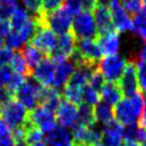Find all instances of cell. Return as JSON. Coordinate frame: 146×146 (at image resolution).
<instances>
[{"label": "cell", "mask_w": 146, "mask_h": 146, "mask_svg": "<svg viewBox=\"0 0 146 146\" xmlns=\"http://www.w3.org/2000/svg\"><path fill=\"white\" fill-rule=\"evenodd\" d=\"M35 18L40 25L50 29L55 34L57 33L59 35L70 32L73 22V15L65 6H62L49 14L40 15Z\"/></svg>", "instance_id": "6da1fadb"}, {"label": "cell", "mask_w": 146, "mask_h": 146, "mask_svg": "<svg viewBox=\"0 0 146 146\" xmlns=\"http://www.w3.org/2000/svg\"><path fill=\"white\" fill-rule=\"evenodd\" d=\"M71 33L74 35L75 40H79V39L96 40L98 33L94 22V17L90 11L82 10L75 15L72 22Z\"/></svg>", "instance_id": "7a4b0ae2"}, {"label": "cell", "mask_w": 146, "mask_h": 146, "mask_svg": "<svg viewBox=\"0 0 146 146\" xmlns=\"http://www.w3.org/2000/svg\"><path fill=\"white\" fill-rule=\"evenodd\" d=\"M41 87L42 84L33 75H30L15 92V99L18 100L27 111H32L39 105L38 92Z\"/></svg>", "instance_id": "3957f363"}, {"label": "cell", "mask_w": 146, "mask_h": 146, "mask_svg": "<svg viewBox=\"0 0 146 146\" xmlns=\"http://www.w3.org/2000/svg\"><path fill=\"white\" fill-rule=\"evenodd\" d=\"M125 62L127 60L117 54L105 56L98 63V70L107 82H117L123 73Z\"/></svg>", "instance_id": "277c9868"}, {"label": "cell", "mask_w": 146, "mask_h": 146, "mask_svg": "<svg viewBox=\"0 0 146 146\" xmlns=\"http://www.w3.org/2000/svg\"><path fill=\"white\" fill-rule=\"evenodd\" d=\"M72 129V140L74 144H78L80 146H92L100 144L102 130L97 127V124L87 127L75 123Z\"/></svg>", "instance_id": "5b68a950"}, {"label": "cell", "mask_w": 146, "mask_h": 146, "mask_svg": "<svg viewBox=\"0 0 146 146\" xmlns=\"http://www.w3.org/2000/svg\"><path fill=\"white\" fill-rule=\"evenodd\" d=\"M29 111L16 99L1 107V117L10 129L23 125L27 120Z\"/></svg>", "instance_id": "8992f818"}, {"label": "cell", "mask_w": 146, "mask_h": 146, "mask_svg": "<svg viewBox=\"0 0 146 146\" xmlns=\"http://www.w3.org/2000/svg\"><path fill=\"white\" fill-rule=\"evenodd\" d=\"M27 121L42 132L48 133L56 125V116L52 112L43 107L42 105H38L32 111H29Z\"/></svg>", "instance_id": "52a82bcc"}, {"label": "cell", "mask_w": 146, "mask_h": 146, "mask_svg": "<svg viewBox=\"0 0 146 146\" xmlns=\"http://www.w3.org/2000/svg\"><path fill=\"white\" fill-rule=\"evenodd\" d=\"M116 83L122 92V96H124V98H129L138 91L136 62H133L131 59L125 62L123 73Z\"/></svg>", "instance_id": "ba28073f"}, {"label": "cell", "mask_w": 146, "mask_h": 146, "mask_svg": "<svg viewBox=\"0 0 146 146\" xmlns=\"http://www.w3.org/2000/svg\"><path fill=\"white\" fill-rule=\"evenodd\" d=\"M74 49H75V38L71 32H67V33L60 34L56 39L55 48L52 49L50 55L47 57L51 58L55 63L65 60L70 58Z\"/></svg>", "instance_id": "9c48e42d"}, {"label": "cell", "mask_w": 146, "mask_h": 146, "mask_svg": "<svg viewBox=\"0 0 146 146\" xmlns=\"http://www.w3.org/2000/svg\"><path fill=\"white\" fill-rule=\"evenodd\" d=\"M75 49L88 64L98 66L102 59V51L96 40L92 39H79L75 40Z\"/></svg>", "instance_id": "30bf717a"}, {"label": "cell", "mask_w": 146, "mask_h": 146, "mask_svg": "<svg viewBox=\"0 0 146 146\" xmlns=\"http://www.w3.org/2000/svg\"><path fill=\"white\" fill-rule=\"evenodd\" d=\"M56 39L57 38H56L55 33L50 29L40 25L35 35L32 38V40L29 42V44H31L34 48H36L38 50H40L44 56H49L50 52L52 51V49L55 48Z\"/></svg>", "instance_id": "8fae6325"}, {"label": "cell", "mask_w": 146, "mask_h": 146, "mask_svg": "<svg viewBox=\"0 0 146 146\" xmlns=\"http://www.w3.org/2000/svg\"><path fill=\"white\" fill-rule=\"evenodd\" d=\"M108 8L111 11V17L113 26L116 32H124L132 29V19L128 13L122 8L119 0H111L108 2Z\"/></svg>", "instance_id": "7c38bea8"}, {"label": "cell", "mask_w": 146, "mask_h": 146, "mask_svg": "<svg viewBox=\"0 0 146 146\" xmlns=\"http://www.w3.org/2000/svg\"><path fill=\"white\" fill-rule=\"evenodd\" d=\"M92 17H94V22H95L98 35L105 34L107 32H112L115 30L113 26L110 8L106 3L98 2L96 8L92 10Z\"/></svg>", "instance_id": "4fadbf2b"}, {"label": "cell", "mask_w": 146, "mask_h": 146, "mask_svg": "<svg viewBox=\"0 0 146 146\" xmlns=\"http://www.w3.org/2000/svg\"><path fill=\"white\" fill-rule=\"evenodd\" d=\"M76 116H78V106L66 100L62 96V100L56 110V119L59 125L64 128H72L76 122Z\"/></svg>", "instance_id": "5bb4252c"}, {"label": "cell", "mask_w": 146, "mask_h": 146, "mask_svg": "<svg viewBox=\"0 0 146 146\" xmlns=\"http://www.w3.org/2000/svg\"><path fill=\"white\" fill-rule=\"evenodd\" d=\"M55 66L56 63L49 58L44 57L33 70L32 75L44 87H51L52 81H54V75H55Z\"/></svg>", "instance_id": "9a60e30c"}, {"label": "cell", "mask_w": 146, "mask_h": 146, "mask_svg": "<svg viewBox=\"0 0 146 146\" xmlns=\"http://www.w3.org/2000/svg\"><path fill=\"white\" fill-rule=\"evenodd\" d=\"M113 116L121 125L135 123L138 119L129 98H122L113 108Z\"/></svg>", "instance_id": "2e32d148"}, {"label": "cell", "mask_w": 146, "mask_h": 146, "mask_svg": "<svg viewBox=\"0 0 146 146\" xmlns=\"http://www.w3.org/2000/svg\"><path fill=\"white\" fill-rule=\"evenodd\" d=\"M96 42L100 48L102 55L111 56L116 55L120 48V36L119 32L115 30L112 32H107L105 34H99L96 38Z\"/></svg>", "instance_id": "e0dca14e"}, {"label": "cell", "mask_w": 146, "mask_h": 146, "mask_svg": "<svg viewBox=\"0 0 146 146\" xmlns=\"http://www.w3.org/2000/svg\"><path fill=\"white\" fill-rule=\"evenodd\" d=\"M62 94L58 91V89H55L54 87L42 86L40 91L38 92V103L52 113L56 112Z\"/></svg>", "instance_id": "ac0fdd59"}, {"label": "cell", "mask_w": 146, "mask_h": 146, "mask_svg": "<svg viewBox=\"0 0 146 146\" xmlns=\"http://www.w3.org/2000/svg\"><path fill=\"white\" fill-rule=\"evenodd\" d=\"M72 133L59 124H56L46 136L47 146H72Z\"/></svg>", "instance_id": "d6986e66"}, {"label": "cell", "mask_w": 146, "mask_h": 146, "mask_svg": "<svg viewBox=\"0 0 146 146\" xmlns=\"http://www.w3.org/2000/svg\"><path fill=\"white\" fill-rule=\"evenodd\" d=\"M75 66L71 60H60L56 63L55 66V75H54V81L52 86L55 89H59L60 87H64V84L67 82L72 73L74 72Z\"/></svg>", "instance_id": "ffe728a7"}, {"label": "cell", "mask_w": 146, "mask_h": 146, "mask_svg": "<svg viewBox=\"0 0 146 146\" xmlns=\"http://www.w3.org/2000/svg\"><path fill=\"white\" fill-rule=\"evenodd\" d=\"M100 99L108 105H116L122 99V92L116 82H106L100 91Z\"/></svg>", "instance_id": "44dd1931"}, {"label": "cell", "mask_w": 146, "mask_h": 146, "mask_svg": "<svg viewBox=\"0 0 146 146\" xmlns=\"http://www.w3.org/2000/svg\"><path fill=\"white\" fill-rule=\"evenodd\" d=\"M9 63H10V67L13 68L14 72H16L23 76H26V78L32 75V72L29 68L27 63H26L21 49H17L13 52V56H11V59Z\"/></svg>", "instance_id": "7402d4cb"}, {"label": "cell", "mask_w": 146, "mask_h": 146, "mask_svg": "<svg viewBox=\"0 0 146 146\" xmlns=\"http://www.w3.org/2000/svg\"><path fill=\"white\" fill-rule=\"evenodd\" d=\"M39 26H40V24H39L38 19L34 16H32L22 26V29L19 31H17L18 32V35H19V38H21V40L23 42V44H27L32 40V38L35 35Z\"/></svg>", "instance_id": "603a6c76"}, {"label": "cell", "mask_w": 146, "mask_h": 146, "mask_svg": "<svg viewBox=\"0 0 146 146\" xmlns=\"http://www.w3.org/2000/svg\"><path fill=\"white\" fill-rule=\"evenodd\" d=\"M75 123L87 125V127H91L96 124L95 116H94V107L86 103H81L78 106V116H76Z\"/></svg>", "instance_id": "cb8c5ba5"}, {"label": "cell", "mask_w": 146, "mask_h": 146, "mask_svg": "<svg viewBox=\"0 0 146 146\" xmlns=\"http://www.w3.org/2000/svg\"><path fill=\"white\" fill-rule=\"evenodd\" d=\"M23 55H24V58L27 63V66L31 70V72H33V70L35 68V66L46 57L40 50H38L36 48H34L33 46L31 44H26L24 47V49L22 50Z\"/></svg>", "instance_id": "d4e9b609"}, {"label": "cell", "mask_w": 146, "mask_h": 146, "mask_svg": "<svg viewBox=\"0 0 146 146\" xmlns=\"http://www.w3.org/2000/svg\"><path fill=\"white\" fill-rule=\"evenodd\" d=\"M94 116H95V121L105 124L112 119H114L113 108L111 105L104 102H98L94 107Z\"/></svg>", "instance_id": "484cf974"}, {"label": "cell", "mask_w": 146, "mask_h": 146, "mask_svg": "<svg viewBox=\"0 0 146 146\" xmlns=\"http://www.w3.org/2000/svg\"><path fill=\"white\" fill-rule=\"evenodd\" d=\"M62 96L66 100L73 103L76 106H79L82 103V88L78 87V86H74V84L65 83L64 87H63Z\"/></svg>", "instance_id": "4316f807"}, {"label": "cell", "mask_w": 146, "mask_h": 146, "mask_svg": "<svg viewBox=\"0 0 146 146\" xmlns=\"http://www.w3.org/2000/svg\"><path fill=\"white\" fill-rule=\"evenodd\" d=\"M30 16L27 14V11L21 7H16V9L14 10L11 17H10V27L14 30V31H19L22 29V26L29 21Z\"/></svg>", "instance_id": "83f0119b"}, {"label": "cell", "mask_w": 146, "mask_h": 146, "mask_svg": "<svg viewBox=\"0 0 146 146\" xmlns=\"http://www.w3.org/2000/svg\"><path fill=\"white\" fill-rule=\"evenodd\" d=\"M140 38L146 40V9H141L132 18V29Z\"/></svg>", "instance_id": "f1b7e54d"}, {"label": "cell", "mask_w": 146, "mask_h": 146, "mask_svg": "<svg viewBox=\"0 0 146 146\" xmlns=\"http://www.w3.org/2000/svg\"><path fill=\"white\" fill-rule=\"evenodd\" d=\"M100 99L99 92H97L95 89H92L89 84H86L82 88V103H86L90 106L96 105Z\"/></svg>", "instance_id": "f546056e"}, {"label": "cell", "mask_w": 146, "mask_h": 146, "mask_svg": "<svg viewBox=\"0 0 146 146\" xmlns=\"http://www.w3.org/2000/svg\"><path fill=\"white\" fill-rule=\"evenodd\" d=\"M106 83V80H105V78L103 76V74H102V72L98 70V67L92 72V74H91V76H90V79H89V81H88V84L92 88V89H95L97 92H99L100 94V91H102V89H103V87H104V84Z\"/></svg>", "instance_id": "4dcf8cb0"}, {"label": "cell", "mask_w": 146, "mask_h": 146, "mask_svg": "<svg viewBox=\"0 0 146 146\" xmlns=\"http://www.w3.org/2000/svg\"><path fill=\"white\" fill-rule=\"evenodd\" d=\"M136 66H137L138 88L141 94H146V63L138 60L136 63Z\"/></svg>", "instance_id": "1f68e13d"}, {"label": "cell", "mask_w": 146, "mask_h": 146, "mask_svg": "<svg viewBox=\"0 0 146 146\" xmlns=\"http://www.w3.org/2000/svg\"><path fill=\"white\" fill-rule=\"evenodd\" d=\"M10 137L14 146H27L25 141V125H19L10 130Z\"/></svg>", "instance_id": "d6a6232c"}, {"label": "cell", "mask_w": 146, "mask_h": 146, "mask_svg": "<svg viewBox=\"0 0 146 146\" xmlns=\"http://www.w3.org/2000/svg\"><path fill=\"white\" fill-rule=\"evenodd\" d=\"M3 43L6 44L7 48L9 49H21V47L23 46V42L18 35V32L17 31H10L6 36H5V40H3Z\"/></svg>", "instance_id": "836d02e7"}, {"label": "cell", "mask_w": 146, "mask_h": 146, "mask_svg": "<svg viewBox=\"0 0 146 146\" xmlns=\"http://www.w3.org/2000/svg\"><path fill=\"white\" fill-rule=\"evenodd\" d=\"M122 8L131 14L132 16H135L136 14H138L141 9H143V2L141 0H119Z\"/></svg>", "instance_id": "e575fe53"}, {"label": "cell", "mask_w": 146, "mask_h": 146, "mask_svg": "<svg viewBox=\"0 0 146 146\" xmlns=\"http://www.w3.org/2000/svg\"><path fill=\"white\" fill-rule=\"evenodd\" d=\"M138 124L135 122V123H131V124H128V125H124L123 127V132H122V136L124 138V140H135V141H138Z\"/></svg>", "instance_id": "d590c367"}, {"label": "cell", "mask_w": 146, "mask_h": 146, "mask_svg": "<svg viewBox=\"0 0 146 146\" xmlns=\"http://www.w3.org/2000/svg\"><path fill=\"white\" fill-rule=\"evenodd\" d=\"M25 8L32 13V16L38 17L42 10V0H22Z\"/></svg>", "instance_id": "8d00e7d4"}, {"label": "cell", "mask_w": 146, "mask_h": 146, "mask_svg": "<svg viewBox=\"0 0 146 146\" xmlns=\"http://www.w3.org/2000/svg\"><path fill=\"white\" fill-rule=\"evenodd\" d=\"M63 3H64V0H42V10H41L40 15L49 14V13L56 10L57 8L62 7Z\"/></svg>", "instance_id": "74e56055"}, {"label": "cell", "mask_w": 146, "mask_h": 146, "mask_svg": "<svg viewBox=\"0 0 146 146\" xmlns=\"http://www.w3.org/2000/svg\"><path fill=\"white\" fill-rule=\"evenodd\" d=\"M14 74L13 68L7 64L0 66V87H6Z\"/></svg>", "instance_id": "f35d334b"}, {"label": "cell", "mask_w": 146, "mask_h": 146, "mask_svg": "<svg viewBox=\"0 0 146 146\" xmlns=\"http://www.w3.org/2000/svg\"><path fill=\"white\" fill-rule=\"evenodd\" d=\"M17 2L13 3H0V19H7L11 17L14 10L17 7Z\"/></svg>", "instance_id": "ab89813d"}, {"label": "cell", "mask_w": 146, "mask_h": 146, "mask_svg": "<svg viewBox=\"0 0 146 146\" xmlns=\"http://www.w3.org/2000/svg\"><path fill=\"white\" fill-rule=\"evenodd\" d=\"M13 99H15V94L11 92L7 87H0V107H3Z\"/></svg>", "instance_id": "60d3db41"}, {"label": "cell", "mask_w": 146, "mask_h": 146, "mask_svg": "<svg viewBox=\"0 0 146 146\" xmlns=\"http://www.w3.org/2000/svg\"><path fill=\"white\" fill-rule=\"evenodd\" d=\"M64 6L71 11L72 15H76L82 11L81 0H64Z\"/></svg>", "instance_id": "b9f144b4"}, {"label": "cell", "mask_w": 146, "mask_h": 146, "mask_svg": "<svg viewBox=\"0 0 146 146\" xmlns=\"http://www.w3.org/2000/svg\"><path fill=\"white\" fill-rule=\"evenodd\" d=\"M11 56H13L11 49L7 47H0V66L7 65L10 62Z\"/></svg>", "instance_id": "7bdbcfd3"}, {"label": "cell", "mask_w": 146, "mask_h": 146, "mask_svg": "<svg viewBox=\"0 0 146 146\" xmlns=\"http://www.w3.org/2000/svg\"><path fill=\"white\" fill-rule=\"evenodd\" d=\"M81 5H82V10L92 13V10L98 5V0H81Z\"/></svg>", "instance_id": "ee69618b"}, {"label": "cell", "mask_w": 146, "mask_h": 146, "mask_svg": "<svg viewBox=\"0 0 146 146\" xmlns=\"http://www.w3.org/2000/svg\"><path fill=\"white\" fill-rule=\"evenodd\" d=\"M10 23L7 19H0V38H5L10 32Z\"/></svg>", "instance_id": "f6af8a7d"}, {"label": "cell", "mask_w": 146, "mask_h": 146, "mask_svg": "<svg viewBox=\"0 0 146 146\" xmlns=\"http://www.w3.org/2000/svg\"><path fill=\"white\" fill-rule=\"evenodd\" d=\"M9 136H10V128L5 122V120L0 116V139L9 137Z\"/></svg>", "instance_id": "bcb514c9"}, {"label": "cell", "mask_w": 146, "mask_h": 146, "mask_svg": "<svg viewBox=\"0 0 146 146\" xmlns=\"http://www.w3.org/2000/svg\"><path fill=\"white\" fill-rule=\"evenodd\" d=\"M138 125L146 129V97H145V104H144L143 112H141V114L139 116V120H138Z\"/></svg>", "instance_id": "7dc6e473"}, {"label": "cell", "mask_w": 146, "mask_h": 146, "mask_svg": "<svg viewBox=\"0 0 146 146\" xmlns=\"http://www.w3.org/2000/svg\"><path fill=\"white\" fill-rule=\"evenodd\" d=\"M138 58H139L140 62H145V63H146V42H145V44L141 47V49H140V51H139V55H138Z\"/></svg>", "instance_id": "c3c4849f"}, {"label": "cell", "mask_w": 146, "mask_h": 146, "mask_svg": "<svg viewBox=\"0 0 146 146\" xmlns=\"http://www.w3.org/2000/svg\"><path fill=\"white\" fill-rule=\"evenodd\" d=\"M0 146H14V143L11 140V137H6L0 139Z\"/></svg>", "instance_id": "681fc988"}, {"label": "cell", "mask_w": 146, "mask_h": 146, "mask_svg": "<svg viewBox=\"0 0 146 146\" xmlns=\"http://www.w3.org/2000/svg\"><path fill=\"white\" fill-rule=\"evenodd\" d=\"M123 146H141V144L138 141H135V140H124Z\"/></svg>", "instance_id": "f907efd6"}, {"label": "cell", "mask_w": 146, "mask_h": 146, "mask_svg": "<svg viewBox=\"0 0 146 146\" xmlns=\"http://www.w3.org/2000/svg\"><path fill=\"white\" fill-rule=\"evenodd\" d=\"M16 2V0H0V3H13Z\"/></svg>", "instance_id": "816d5d0a"}, {"label": "cell", "mask_w": 146, "mask_h": 146, "mask_svg": "<svg viewBox=\"0 0 146 146\" xmlns=\"http://www.w3.org/2000/svg\"><path fill=\"white\" fill-rule=\"evenodd\" d=\"M31 146H47V144H46V143H43V141H41V143L34 144V145H31Z\"/></svg>", "instance_id": "f5cc1de1"}, {"label": "cell", "mask_w": 146, "mask_h": 146, "mask_svg": "<svg viewBox=\"0 0 146 146\" xmlns=\"http://www.w3.org/2000/svg\"><path fill=\"white\" fill-rule=\"evenodd\" d=\"M143 2V9H146V0H141Z\"/></svg>", "instance_id": "db71d44e"}, {"label": "cell", "mask_w": 146, "mask_h": 146, "mask_svg": "<svg viewBox=\"0 0 146 146\" xmlns=\"http://www.w3.org/2000/svg\"><path fill=\"white\" fill-rule=\"evenodd\" d=\"M111 0H98V2H102V3H106V2H110Z\"/></svg>", "instance_id": "11a10c76"}, {"label": "cell", "mask_w": 146, "mask_h": 146, "mask_svg": "<svg viewBox=\"0 0 146 146\" xmlns=\"http://www.w3.org/2000/svg\"><path fill=\"white\" fill-rule=\"evenodd\" d=\"M141 146H146V139H145V140L141 143Z\"/></svg>", "instance_id": "9f6ffc18"}, {"label": "cell", "mask_w": 146, "mask_h": 146, "mask_svg": "<svg viewBox=\"0 0 146 146\" xmlns=\"http://www.w3.org/2000/svg\"><path fill=\"white\" fill-rule=\"evenodd\" d=\"M72 146H80V145H78V144H74V143H72Z\"/></svg>", "instance_id": "6f0895ef"}, {"label": "cell", "mask_w": 146, "mask_h": 146, "mask_svg": "<svg viewBox=\"0 0 146 146\" xmlns=\"http://www.w3.org/2000/svg\"><path fill=\"white\" fill-rule=\"evenodd\" d=\"M92 146H102V144H97V145H92Z\"/></svg>", "instance_id": "680465c9"}]
</instances>
